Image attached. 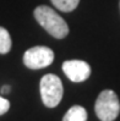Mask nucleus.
<instances>
[{
  "mask_svg": "<svg viewBox=\"0 0 120 121\" xmlns=\"http://www.w3.org/2000/svg\"><path fill=\"white\" fill-rule=\"evenodd\" d=\"M11 37L8 30L0 27V54H8L11 49Z\"/></svg>",
  "mask_w": 120,
  "mask_h": 121,
  "instance_id": "obj_7",
  "label": "nucleus"
},
{
  "mask_svg": "<svg viewBox=\"0 0 120 121\" xmlns=\"http://www.w3.org/2000/svg\"><path fill=\"white\" fill-rule=\"evenodd\" d=\"M10 109V102L0 95V115H4Z\"/></svg>",
  "mask_w": 120,
  "mask_h": 121,
  "instance_id": "obj_9",
  "label": "nucleus"
},
{
  "mask_svg": "<svg viewBox=\"0 0 120 121\" xmlns=\"http://www.w3.org/2000/svg\"><path fill=\"white\" fill-rule=\"evenodd\" d=\"M40 97L43 104L48 108H55L60 102L62 94H64V88H62L61 80L53 73H48L42 77L40 80Z\"/></svg>",
  "mask_w": 120,
  "mask_h": 121,
  "instance_id": "obj_3",
  "label": "nucleus"
},
{
  "mask_svg": "<svg viewBox=\"0 0 120 121\" xmlns=\"http://www.w3.org/2000/svg\"><path fill=\"white\" fill-rule=\"evenodd\" d=\"M1 93H3V94L10 93V86H3V87H1Z\"/></svg>",
  "mask_w": 120,
  "mask_h": 121,
  "instance_id": "obj_10",
  "label": "nucleus"
},
{
  "mask_svg": "<svg viewBox=\"0 0 120 121\" xmlns=\"http://www.w3.org/2000/svg\"><path fill=\"white\" fill-rule=\"evenodd\" d=\"M94 110L101 121H114L120 112V102L116 93L111 89H104L98 95Z\"/></svg>",
  "mask_w": 120,
  "mask_h": 121,
  "instance_id": "obj_2",
  "label": "nucleus"
},
{
  "mask_svg": "<svg viewBox=\"0 0 120 121\" xmlns=\"http://www.w3.org/2000/svg\"><path fill=\"white\" fill-rule=\"evenodd\" d=\"M38 23L56 39H62L69 34V26L59 13L47 5H40L33 12Z\"/></svg>",
  "mask_w": 120,
  "mask_h": 121,
  "instance_id": "obj_1",
  "label": "nucleus"
},
{
  "mask_svg": "<svg viewBox=\"0 0 120 121\" xmlns=\"http://www.w3.org/2000/svg\"><path fill=\"white\" fill-rule=\"evenodd\" d=\"M119 6H120V4H119Z\"/></svg>",
  "mask_w": 120,
  "mask_h": 121,
  "instance_id": "obj_11",
  "label": "nucleus"
},
{
  "mask_svg": "<svg viewBox=\"0 0 120 121\" xmlns=\"http://www.w3.org/2000/svg\"><path fill=\"white\" fill-rule=\"evenodd\" d=\"M62 71L72 82H83L91 75V66L82 60H67L62 64Z\"/></svg>",
  "mask_w": 120,
  "mask_h": 121,
  "instance_id": "obj_5",
  "label": "nucleus"
},
{
  "mask_svg": "<svg viewBox=\"0 0 120 121\" xmlns=\"http://www.w3.org/2000/svg\"><path fill=\"white\" fill-rule=\"evenodd\" d=\"M62 121H87V111L80 105L71 106L65 114Z\"/></svg>",
  "mask_w": 120,
  "mask_h": 121,
  "instance_id": "obj_6",
  "label": "nucleus"
},
{
  "mask_svg": "<svg viewBox=\"0 0 120 121\" xmlns=\"http://www.w3.org/2000/svg\"><path fill=\"white\" fill-rule=\"evenodd\" d=\"M54 61V52L50 48L37 45L26 50L23 64L31 70H39L49 66Z\"/></svg>",
  "mask_w": 120,
  "mask_h": 121,
  "instance_id": "obj_4",
  "label": "nucleus"
},
{
  "mask_svg": "<svg viewBox=\"0 0 120 121\" xmlns=\"http://www.w3.org/2000/svg\"><path fill=\"white\" fill-rule=\"evenodd\" d=\"M50 1L58 10L64 12H70L77 8L80 0H50Z\"/></svg>",
  "mask_w": 120,
  "mask_h": 121,
  "instance_id": "obj_8",
  "label": "nucleus"
}]
</instances>
